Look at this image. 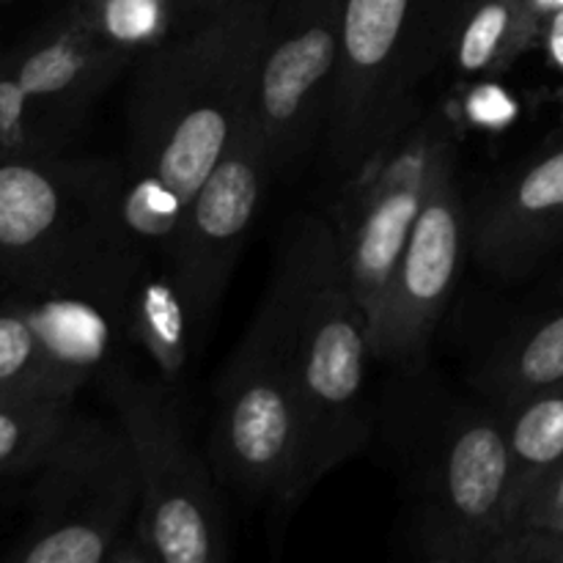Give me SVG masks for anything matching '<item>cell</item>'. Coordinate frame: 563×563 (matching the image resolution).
I'll list each match as a JSON object with an SVG mask.
<instances>
[{
  "label": "cell",
  "mask_w": 563,
  "mask_h": 563,
  "mask_svg": "<svg viewBox=\"0 0 563 563\" xmlns=\"http://www.w3.org/2000/svg\"><path fill=\"white\" fill-rule=\"evenodd\" d=\"M273 0H234L201 14L132 69L126 157L132 179L187 198L253 115Z\"/></svg>",
  "instance_id": "1"
},
{
  "label": "cell",
  "mask_w": 563,
  "mask_h": 563,
  "mask_svg": "<svg viewBox=\"0 0 563 563\" xmlns=\"http://www.w3.org/2000/svg\"><path fill=\"white\" fill-rule=\"evenodd\" d=\"M124 163L60 157L0 159V264L27 295H80L115 308L152 256L126 223Z\"/></svg>",
  "instance_id": "2"
},
{
  "label": "cell",
  "mask_w": 563,
  "mask_h": 563,
  "mask_svg": "<svg viewBox=\"0 0 563 563\" xmlns=\"http://www.w3.org/2000/svg\"><path fill=\"white\" fill-rule=\"evenodd\" d=\"M275 264L289 291V357L306 432L308 487L361 456L374 434L368 317L341 262L333 220L300 214Z\"/></svg>",
  "instance_id": "3"
},
{
  "label": "cell",
  "mask_w": 563,
  "mask_h": 563,
  "mask_svg": "<svg viewBox=\"0 0 563 563\" xmlns=\"http://www.w3.org/2000/svg\"><path fill=\"white\" fill-rule=\"evenodd\" d=\"M209 445L220 482L264 506L278 522L289 520L311 495L289 357V291L278 264L214 383Z\"/></svg>",
  "instance_id": "4"
},
{
  "label": "cell",
  "mask_w": 563,
  "mask_h": 563,
  "mask_svg": "<svg viewBox=\"0 0 563 563\" xmlns=\"http://www.w3.org/2000/svg\"><path fill=\"white\" fill-rule=\"evenodd\" d=\"M451 0H344L324 124L330 174L352 181L421 115L418 88L443 60Z\"/></svg>",
  "instance_id": "5"
},
{
  "label": "cell",
  "mask_w": 563,
  "mask_h": 563,
  "mask_svg": "<svg viewBox=\"0 0 563 563\" xmlns=\"http://www.w3.org/2000/svg\"><path fill=\"white\" fill-rule=\"evenodd\" d=\"M141 476L135 533L148 561L220 563L229 555L225 509L212 460L196 449L181 421L176 388L126 363L102 379Z\"/></svg>",
  "instance_id": "6"
},
{
  "label": "cell",
  "mask_w": 563,
  "mask_h": 563,
  "mask_svg": "<svg viewBox=\"0 0 563 563\" xmlns=\"http://www.w3.org/2000/svg\"><path fill=\"white\" fill-rule=\"evenodd\" d=\"M36 473V509L11 559L20 563L148 561L135 533L141 476L119 421L75 412Z\"/></svg>",
  "instance_id": "7"
},
{
  "label": "cell",
  "mask_w": 563,
  "mask_h": 563,
  "mask_svg": "<svg viewBox=\"0 0 563 563\" xmlns=\"http://www.w3.org/2000/svg\"><path fill=\"white\" fill-rule=\"evenodd\" d=\"M515 515V467L504 416L460 407L429 440L412 484L410 537L429 563H493Z\"/></svg>",
  "instance_id": "8"
},
{
  "label": "cell",
  "mask_w": 563,
  "mask_h": 563,
  "mask_svg": "<svg viewBox=\"0 0 563 563\" xmlns=\"http://www.w3.org/2000/svg\"><path fill=\"white\" fill-rule=\"evenodd\" d=\"M471 256V218L460 176L454 132L440 143L427 198L401 251L383 306L368 324L374 361L410 368L427 355L432 335L460 286Z\"/></svg>",
  "instance_id": "9"
},
{
  "label": "cell",
  "mask_w": 563,
  "mask_h": 563,
  "mask_svg": "<svg viewBox=\"0 0 563 563\" xmlns=\"http://www.w3.org/2000/svg\"><path fill=\"white\" fill-rule=\"evenodd\" d=\"M451 121L443 108L421 110L350 185L333 220L341 262L368 324L383 306L401 251L410 240L427 198L434 157Z\"/></svg>",
  "instance_id": "10"
},
{
  "label": "cell",
  "mask_w": 563,
  "mask_h": 563,
  "mask_svg": "<svg viewBox=\"0 0 563 563\" xmlns=\"http://www.w3.org/2000/svg\"><path fill=\"white\" fill-rule=\"evenodd\" d=\"M344 0H273L253 119L273 174H289L324 137L341 49Z\"/></svg>",
  "instance_id": "11"
},
{
  "label": "cell",
  "mask_w": 563,
  "mask_h": 563,
  "mask_svg": "<svg viewBox=\"0 0 563 563\" xmlns=\"http://www.w3.org/2000/svg\"><path fill=\"white\" fill-rule=\"evenodd\" d=\"M273 179L267 143L251 115L212 174L187 198L174 231L157 253L185 295L201 339L220 311L236 258Z\"/></svg>",
  "instance_id": "12"
},
{
  "label": "cell",
  "mask_w": 563,
  "mask_h": 563,
  "mask_svg": "<svg viewBox=\"0 0 563 563\" xmlns=\"http://www.w3.org/2000/svg\"><path fill=\"white\" fill-rule=\"evenodd\" d=\"M471 258L498 284L533 278L563 247V132L467 201Z\"/></svg>",
  "instance_id": "13"
},
{
  "label": "cell",
  "mask_w": 563,
  "mask_h": 563,
  "mask_svg": "<svg viewBox=\"0 0 563 563\" xmlns=\"http://www.w3.org/2000/svg\"><path fill=\"white\" fill-rule=\"evenodd\" d=\"M5 58L22 91L71 132L86 121L99 93L126 69L124 60L93 42L69 5Z\"/></svg>",
  "instance_id": "14"
},
{
  "label": "cell",
  "mask_w": 563,
  "mask_h": 563,
  "mask_svg": "<svg viewBox=\"0 0 563 563\" xmlns=\"http://www.w3.org/2000/svg\"><path fill=\"white\" fill-rule=\"evenodd\" d=\"M563 379V262L531 308L493 341L473 368V385L498 410Z\"/></svg>",
  "instance_id": "15"
},
{
  "label": "cell",
  "mask_w": 563,
  "mask_h": 563,
  "mask_svg": "<svg viewBox=\"0 0 563 563\" xmlns=\"http://www.w3.org/2000/svg\"><path fill=\"white\" fill-rule=\"evenodd\" d=\"M113 311L126 346L152 363L154 377L179 388L187 363L203 339L185 295L157 253L135 269Z\"/></svg>",
  "instance_id": "16"
},
{
  "label": "cell",
  "mask_w": 563,
  "mask_h": 563,
  "mask_svg": "<svg viewBox=\"0 0 563 563\" xmlns=\"http://www.w3.org/2000/svg\"><path fill=\"white\" fill-rule=\"evenodd\" d=\"M539 22L520 0H451L443 60L462 80H493L537 47Z\"/></svg>",
  "instance_id": "17"
},
{
  "label": "cell",
  "mask_w": 563,
  "mask_h": 563,
  "mask_svg": "<svg viewBox=\"0 0 563 563\" xmlns=\"http://www.w3.org/2000/svg\"><path fill=\"white\" fill-rule=\"evenodd\" d=\"M80 394L55 357L25 300L0 308V396L27 401H75Z\"/></svg>",
  "instance_id": "18"
},
{
  "label": "cell",
  "mask_w": 563,
  "mask_h": 563,
  "mask_svg": "<svg viewBox=\"0 0 563 563\" xmlns=\"http://www.w3.org/2000/svg\"><path fill=\"white\" fill-rule=\"evenodd\" d=\"M66 5L93 42L126 66H135L198 20L181 9L179 0H69Z\"/></svg>",
  "instance_id": "19"
},
{
  "label": "cell",
  "mask_w": 563,
  "mask_h": 563,
  "mask_svg": "<svg viewBox=\"0 0 563 563\" xmlns=\"http://www.w3.org/2000/svg\"><path fill=\"white\" fill-rule=\"evenodd\" d=\"M500 416L515 467L517 511L520 500L563 462V379L506 407Z\"/></svg>",
  "instance_id": "20"
},
{
  "label": "cell",
  "mask_w": 563,
  "mask_h": 563,
  "mask_svg": "<svg viewBox=\"0 0 563 563\" xmlns=\"http://www.w3.org/2000/svg\"><path fill=\"white\" fill-rule=\"evenodd\" d=\"M493 563H563V462L520 500Z\"/></svg>",
  "instance_id": "21"
},
{
  "label": "cell",
  "mask_w": 563,
  "mask_h": 563,
  "mask_svg": "<svg viewBox=\"0 0 563 563\" xmlns=\"http://www.w3.org/2000/svg\"><path fill=\"white\" fill-rule=\"evenodd\" d=\"M71 401H27L0 396V476L38 471L69 427Z\"/></svg>",
  "instance_id": "22"
},
{
  "label": "cell",
  "mask_w": 563,
  "mask_h": 563,
  "mask_svg": "<svg viewBox=\"0 0 563 563\" xmlns=\"http://www.w3.org/2000/svg\"><path fill=\"white\" fill-rule=\"evenodd\" d=\"M537 47H542L544 55H548V64L550 69L559 75L561 93H563V9L555 11V14H550L548 20L542 22Z\"/></svg>",
  "instance_id": "23"
},
{
  "label": "cell",
  "mask_w": 563,
  "mask_h": 563,
  "mask_svg": "<svg viewBox=\"0 0 563 563\" xmlns=\"http://www.w3.org/2000/svg\"><path fill=\"white\" fill-rule=\"evenodd\" d=\"M520 3L531 11V16L539 22V27H542V22L548 20L550 14L563 9V0H520Z\"/></svg>",
  "instance_id": "24"
},
{
  "label": "cell",
  "mask_w": 563,
  "mask_h": 563,
  "mask_svg": "<svg viewBox=\"0 0 563 563\" xmlns=\"http://www.w3.org/2000/svg\"><path fill=\"white\" fill-rule=\"evenodd\" d=\"M229 3H234V0H179V5H181V9H185L190 16L209 14V11L220 9V5H229Z\"/></svg>",
  "instance_id": "25"
},
{
  "label": "cell",
  "mask_w": 563,
  "mask_h": 563,
  "mask_svg": "<svg viewBox=\"0 0 563 563\" xmlns=\"http://www.w3.org/2000/svg\"><path fill=\"white\" fill-rule=\"evenodd\" d=\"M0 3H5V0H0Z\"/></svg>",
  "instance_id": "26"
}]
</instances>
